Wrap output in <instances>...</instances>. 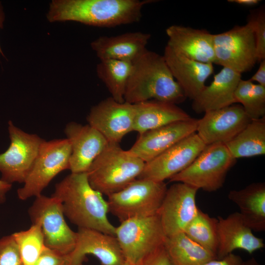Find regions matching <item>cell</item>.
Here are the masks:
<instances>
[{"label": "cell", "instance_id": "6da1fadb", "mask_svg": "<svg viewBox=\"0 0 265 265\" xmlns=\"http://www.w3.org/2000/svg\"><path fill=\"white\" fill-rule=\"evenodd\" d=\"M52 196L60 201L65 216L78 228L115 236V226L107 217V200L91 186L86 172L71 173L56 184Z\"/></svg>", "mask_w": 265, "mask_h": 265}, {"label": "cell", "instance_id": "7a4b0ae2", "mask_svg": "<svg viewBox=\"0 0 265 265\" xmlns=\"http://www.w3.org/2000/svg\"><path fill=\"white\" fill-rule=\"evenodd\" d=\"M153 0H54L47 17L50 22L74 21L113 27L140 21L142 9Z\"/></svg>", "mask_w": 265, "mask_h": 265}, {"label": "cell", "instance_id": "3957f363", "mask_svg": "<svg viewBox=\"0 0 265 265\" xmlns=\"http://www.w3.org/2000/svg\"><path fill=\"white\" fill-rule=\"evenodd\" d=\"M186 98L163 55L147 50L132 63L125 102L134 104L155 100L177 105Z\"/></svg>", "mask_w": 265, "mask_h": 265}, {"label": "cell", "instance_id": "277c9868", "mask_svg": "<svg viewBox=\"0 0 265 265\" xmlns=\"http://www.w3.org/2000/svg\"><path fill=\"white\" fill-rule=\"evenodd\" d=\"M145 163L119 144L108 143L87 170L88 180L94 189L108 196L137 179Z\"/></svg>", "mask_w": 265, "mask_h": 265}, {"label": "cell", "instance_id": "5b68a950", "mask_svg": "<svg viewBox=\"0 0 265 265\" xmlns=\"http://www.w3.org/2000/svg\"><path fill=\"white\" fill-rule=\"evenodd\" d=\"M236 159L224 144L207 145L187 168L169 179V182L185 183L209 192L216 191L223 186Z\"/></svg>", "mask_w": 265, "mask_h": 265}, {"label": "cell", "instance_id": "8992f818", "mask_svg": "<svg viewBox=\"0 0 265 265\" xmlns=\"http://www.w3.org/2000/svg\"><path fill=\"white\" fill-rule=\"evenodd\" d=\"M167 189L164 182L136 179L107 196L109 212L120 222L157 214Z\"/></svg>", "mask_w": 265, "mask_h": 265}, {"label": "cell", "instance_id": "52a82bcc", "mask_svg": "<svg viewBox=\"0 0 265 265\" xmlns=\"http://www.w3.org/2000/svg\"><path fill=\"white\" fill-rule=\"evenodd\" d=\"M71 154V145L67 138L44 140L23 186L17 190L19 199L24 201L41 195L57 175L69 169Z\"/></svg>", "mask_w": 265, "mask_h": 265}, {"label": "cell", "instance_id": "ba28073f", "mask_svg": "<svg viewBox=\"0 0 265 265\" xmlns=\"http://www.w3.org/2000/svg\"><path fill=\"white\" fill-rule=\"evenodd\" d=\"M28 213L32 223H40L46 247L65 255L73 250L77 232L68 225L62 205L57 198L43 194L35 197Z\"/></svg>", "mask_w": 265, "mask_h": 265}, {"label": "cell", "instance_id": "9c48e42d", "mask_svg": "<svg viewBox=\"0 0 265 265\" xmlns=\"http://www.w3.org/2000/svg\"><path fill=\"white\" fill-rule=\"evenodd\" d=\"M115 236L126 260L135 264L163 245L166 237L158 214L121 221Z\"/></svg>", "mask_w": 265, "mask_h": 265}, {"label": "cell", "instance_id": "30bf717a", "mask_svg": "<svg viewBox=\"0 0 265 265\" xmlns=\"http://www.w3.org/2000/svg\"><path fill=\"white\" fill-rule=\"evenodd\" d=\"M214 63L240 74L252 69L258 61L252 28L246 25L213 34Z\"/></svg>", "mask_w": 265, "mask_h": 265}, {"label": "cell", "instance_id": "8fae6325", "mask_svg": "<svg viewBox=\"0 0 265 265\" xmlns=\"http://www.w3.org/2000/svg\"><path fill=\"white\" fill-rule=\"evenodd\" d=\"M8 131L10 143L0 154L1 179L10 184H24L44 140L37 134L25 132L11 120L8 123Z\"/></svg>", "mask_w": 265, "mask_h": 265}, {"label": "cell", "instance_id": "7c38bea8", "mask_svg": "<svg viewBox=\"0 0 265 265\" xmlns=\"http://www.w3.org/2000/svg\"><path fill=\"white\" fill-rule=\"evenodd\" d=\"M195 132L146 162L137 179L164 182L187 168L206 147Z\"/></svg>", "mask_w": 265, "mask_h": 265}, {"label": "cell", "instance_id": "4fadbf2b", "mask_svg": "<svg viewBox=\"0 0 265 265\" xmlns=\"http://www.w3.org/2000/svg\"><path fill=\"white\" fill-rule=\"evenodd\" d=\"M198 190L176 182L167 188L157 213L166 237L184 233L196 214V196Z\"/></svg>", "mask_w": 265, "mask_h": 265}, {"label": "cell", "instance_id": "5bb4252c", "mask_svg": "<svg viewBox=\"0 0 265 265\" xmlns=\"http://www.w3.org/2000/svg\"><path fill=\"white\" fill-rule=\"evenodd\" d=\"M135 113L134 104L119 103L110 97L91 108L87 121L108 143L119 144L133 131Z\"/></svg>", "mask_w": 265, "mask_h": 265}, {"label": "cell", "instance_id": "9a60e30c", "mask_svg": "<svg viewBox=\"0 0 265 265\" xmlns=\"http://www.w3.org/2000/svg\"><path fill=\"white\" fill-rule=\"evenodd\" d=\"M250 121L242 106L233 104L205 112L198 119L196 133L206 146L226 144Z\"/></svg>", "mask_w": 265, "mask_h": 265}, {"label": "cell", "instance_id": "2e32d148", "mask_svg": "<svg viewBox=\"0 0 265 265\" xmlns=\"http://www.w3.org/2000/svg\"><path fill=\"white\" fill-rule=\"evenodd\" d=\"M198 119L191 117L145 132L129 150L145 163L196 132Z\"/></svg>", "mask_w": 265, "mask_h": 265}, {"label": "cell", "instance_id": "e0dca14e", "mask_svg": "<svg viewBox=\"0 0 265 265\" xmlns=\"http://www.w3.org/2000/svg\"><path fill=\"white\" fill-rule=\"evenodd\" d=\"M73 250L68 255L69 265H81L91 255L102 265H121L126 259L114 236L86 228H78Z\"/></svg>", "mask_w": 265, "mask_h": 265}, {"label": "cell", "instance_id": "ac0fdd59", "mask_svg": "<svg viewBox=\"0 0 265 265\" xmlns=\"http://www.w3.org/2000/svg\"><path fill=\"white\" fill-rule=\"evenodd\" d=\"M64 132L71 148V173L87 172L93 161L108 144V141L89 124L70 122L66 125Z\"/></svg>", "mask_w": 265, "mask_h": 265}, {"label": "cell", "instance_id": "d6986e66", "mask_svg": "<svg viewBox=\"0 0 265 265\" xmlns=\"http://www.w3.org/2000/svg\"><path fill=\"white\" fill-rule=\"evenodd\" d=\"M217 219L218 259L223 258L236 249L251 254L265 247L264 239L254 235L238 212L231 213L225 218L218 216Z\"/></svg>", "mask_w": 265, "mask_h": 265}, {"label": "cell", "instance_id": "ffe728a7", "mask_svg": "<svg viewBox=\"0 0 265 265\" xmlns=\"http://www.w3.org/2000/svg\"><path fill=\"white\" fill-rule=\"evenodd\" d=\"M163 56L186 97L194 100L204 89L206 80L213 72V64L190 59L167 45Z\"/></svg>", "mask_w": 265, "mask_h": 265}, {"label": "cell", "instance_id": "44dd1931", "mask_svg": "<svg viewBox=\"0 0 265 265\" xmlns=\"http://www.w3.org/2000/svg\"><path fill=\"white\" fill-rule=\"evenodd\" d=\"M167 46L174 52L194 60L214 63L213 34L180 25H172L166 29Z\"/></svg>", "mask_w": 265, "mask_h": 265}, {"label": "cell", "instance_id": "7402d4cb", "mask_svg": "<svg viewBox=\"0 0 265 265\" xmlns=\"http://www.w3.org/2000/svg\"><path fill=\"white\" fill-rule=\"evenodd\" d=\"M148 33L132 32L113 36H101L91 46L101 60L114 59L133 63L147 50Z\"/></svg>", "mask_w": 265, "mask_h": 265}, {"label": "cell", "instance_id": "603a6c76", "mask_svg": "<svg viewBox=\"0 0 265 265\" xmlns=\"http://www.w3.org/2000/svg\"><path fill=\"white\" fill-rule=\"evenodd\" d=\"M241 80V74L223 67L214 76L212 83L206 85L193 100L192 109L196 113H201L234 104L235 92Z\"/></svg>", "mask_w": 265, "mask_h": 265}, {"label": "cell", "instance_id": "cb8c5ba5", "mask_svg": "<svg viewBox=\"0 0 265 265\" xmlns=\"http://www.w3.org/2000/svg\"><path fill=\"white\" fill-rule=\"evenodd\" d=\"M133 131L139 134L168 124L187 120L190 115L176 105L150 100L136 104Z\"/></svg>", "mask_w": 265, "mask_h": 265}, {"label": "cell", "instance_id": "d4e9b609", "mask_svg": "<svg viewBox=\"0 0 265 265\" xmlns=\"http://www.w3.org/2000/svg\"><path fill=\"white\" fill-rule=\"evenodd\" d=\"M228 197L238 207V212L252 231H265V183H253L240 190H231Z\"/></svg>", "mask_w": 265, "mask_h": 265}, {"label": "cell", "instance_id": "484cf974", "mask_svg": "<svg viewBox=\"0 0 265 265\" xmlns=\"http://www.w3.org/2000/svg\"><path fill=\"white\" fill-rule=\"evenodd\" d=\"M163 245L172 265H201L218 259L184 233L166 237Z\"/></svg>", "mask_w": 265, "mask_h": 265}, {"label": "cell", "instance_id": "4316f807", "mask_svg": "<svg viewBox=\"0 0 265 265\" xmlns=\"http://www.w3.org/2000/svg\"><path fill=\"white\" fill-rule=\"evenodd\" d=\"M225 145L237 159L265 154V117L251 121Z\"/></svg>", "mask_w": 265, "mask_h": 265}, {"label": "cell", "instance_id": "83f0119b", "mask_svg": "<svg viewBox=\"0 0 265 265\" xmlns=\"http://www.w3.org/2000/svg\"><path fill=\"white\" fill-rule=\"evenodd\" d=\"M132 68V62L114 59L101 60L97 65L99 78L106 86L111 97L118 102H125V92Z\"/></svg>", "mask_w": 265, "mask_h": 265}, {"label": "cell", "instance_id": "f1b7e54d", "mask_svg": "<svg viewBox=\"0 0 265 265\" xmlns=\"http://www.w3.org/2000/svg\"><path fill=\"white\" fill-rule=\"evenodd\" d=\"M218 219L198 209L184 233L193 241L216 254L218 246Z\"/></svg>", "mask_w": 265, "mask_h": 265}, {"label": "cell", "instance_id": "f546056e", "mask_svg": "<svg viewBox=\"0 0 265 265\" xmlns=\"http://www.w3.org/2000/svg\"><path fill=\"white\" fill-rule=\"evenodd\" d=\"M236 103L241 105L251 120L265 117V86L241 80L235 92Z\"/></svg>", "mask_w": 265, "mask_h": 265}, {"label": "cell", "instance_id": "4dcf8cb0", "mask_svg": "<svg viewBox=\"0 0 265 265\" xmlns=\"http://www.w3.org/2000/svg\"><path fill=\"white\" fill-rule=\"evenodd\" d=\"M19 249L24 265H34L45 247L40 223H32L27 230L12 234Z\"/></svg>", "mask_w": 265, "mask_h": 265}, {"label": "cell", "instance_id": "1f68e13d", "mask_svg": "<svg viewBox=\"0 0 265 265\" xmlns=\"http://www.w3.org/2000/svg\"><path fill=\"white\" fill-rule=\"evenodd\" d=\"M254 33L258 61L265 59V13L263 9L252 12L248 19Z\"/></svg>", "mask_w": 265, "mask_h": 265}, {"label": "cell", "instance_id": "d6a6232c", "mask_svg": "<svg viewBox=\"0 0 265 265\" xmlns=\"http://www.w3.org/2000/svg\"><path fill=\"white\" fill-rule=\"evenodd\" d=\"M0 265H24L12 234L0 238Z\"/></svg>", "mask_w": 265, "mask_h": 265}, {"label": "cell", "instance_id": "836d02e7", "mask_svg": "<svg viewBox=\"0 0 265 265\" xmlns=\"http://www.w3.org/2000/svg\"><path fill=\"white\" fill-rule=\"evenodd\" d=\"M34 265H69L68 255L45 246Z\"/></svg>", "mask_w": 265, "mask_h": 265}, {"label": "cell", "instance_id": "e575fe53", "mask_svg": "<svg viewBox=\"0 0 265 265\" xmlns=\"http://www.w3.org/2000/svg\"><path fill=\"white\" fill-rule=\"evenodd\" d=\"M135 265H172L164 245L149 253Z\"/></svg>", "mask_w": 265, "mask_h": 265}, {"label": "cell", "instance_id": "d590c367", "mask_svg": "<svg viewBox=\"0 0 265 265\" xmlns=\"http://www.w3.org/2000/svg\"><path fill=\"white\" fill-rule=\"evenodd\" d=\"M241 258L234 253H231L221 259L210 261L201 265H241Z\"/></svg>", "mask_w": 265, "mask_h": 265}, {"label": "cell", "instance_id": "8d00e7d4", "mask_svg": "<svg viewBox=\"0 0 265 265\" xmlns=\"http://www.w3.org/2000/svg\"><path fill=\"white\" fill-rule=\"evenodd\" d=\"M260 62L257 71L249 80L252 82L256 81L257 84L265 86V59Z\"/></svg>", "mask_w": 265, "mask_h": 265}, {"label": "cell", "instance_id": "74e56055", "mask_svg": "<svg viewBox=\"0 0 265 265\" xmlns=\"http://www.w3.org/2000/svg\"><path fill=\"white\" fill-rule=\"evenodd\" d=\"M12 187V184L0 179V204L4 203L6 200L8 192Z\"/></svg>", "mask_w": 265, "mask_h": 265}, {"label": "cell", "instance_id": "f35d334b", "mask_svg": "<svg viewBox=\"0 0 265 265\" xmlns=\"http://www.w3.org/2000/svg\"><path fill=\"white\" fill-rule=\"evenodd\" d=\"M228 1L241 5L252 6L257 4L260 1L259 0H229Z\"/></svg>", "mask_w": 265, "mask_h": 265}, {"label": "cell", "instance_id": "ab89813d", "mask_svg": "<svg viewBox=\"0 0 265 265\" xmlns=\"http://www.w3.org/2000/svg\"><path fill=\"white\" fill-rule=\"evenodd\" d=\"M241 265H262L254 258H251L245 261H243Z\"/></svg>", "mask_w": 265, "mask_h": 265}, {"label": "cell", "instance_id": "60d3db41", "mask_svg": "<svg viewBox=\"0 0 265 265\" xmlns=\"http://www.w3.org/2000/svg\"><path fill=\"white\" fill-rule=\"evenodd\" d=\"M4 18V13L3 12L2 7L0 3V28L2 27ZM0 54L3 55L0 47Z\"/></svg>", "mask_w": 265, "mask_h": 265}, {"label": "cell", "instance_id": "b9f144b4", "mask_svg": "<svg viewBox=\"0 0 265 265\" xmlns=\"http://www.w3.org/2000/svg\"><path fill=\"white\" fill-rule=\"evenodd\" d=\"M121 265H135V264L127 260H126L125 262Z\"/></svg>", "mask_w": 265, "mask_h": 265}, {"label": "cell", "instance_id": "7bdbcfd3", "mask_svg": "<svg viewBox=\"0 0 265 265\" xmlns=\"http://www.w3.org/2000/svg\"><path fill=\"white\" fill-rule=\"evenodd\" d=\"M81 265H83V264Z\"/></svg>", "mask_w": 265, "mask_h": 265}]
</instances>
